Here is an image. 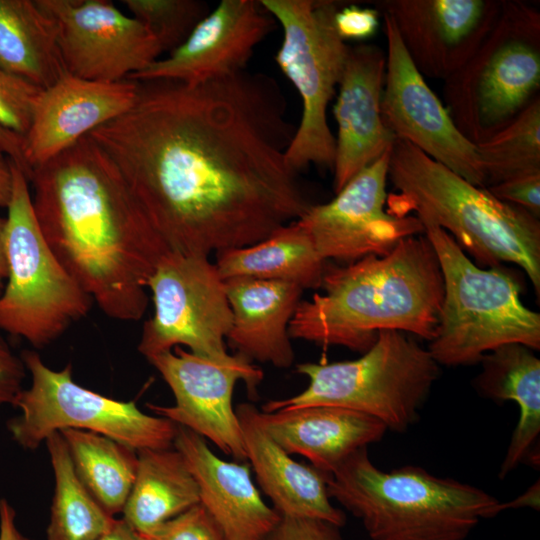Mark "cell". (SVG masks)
<instances>
[{
	"label": "cell",
	"mask_w": 540,
	"mask_h": 540,
	"mask_svg": "<svg viewBox=\"0 0 540 540\" xmlns=\"http://www.w3.org/2000/svg\"><path fill=\"white\" fill-rule=\"evenodd\" d=\"M137 82L130 109L89 135L170 251L249 246L311 205L286 162L295 130L274 79Z\"/></svg>",
	"instance_id": "obj_1"
},
{
	"label": "cell",
	"mask_w": 540,
	"mask_h": 540,
	"mask_svg": "<svg viewBox=\"0 0 540 540\" xmlns=\"http://www.w3.org/2000/svg\"><path fill=\"white\" fill-rule=\"evenodd\" d=\"M40 231L66 271L109 318L138 321L147 283L170 250L119 169L88 134L32 170Z\"/></svg>",
	"instance_id": "obj_2"
},
{
	"label": "cell",
	"mask_w": 540,
	"mask_h": 540,
	"mask_svg": "<svg viewBox=\"0 0 540 540\" xmlns=\"http://www.w3.org/2000/svg\"><path fill=\"white\" fill-rule=\"evenodd\" d=\"M323 294L300 301L289 335L364 353L382 330L430 341L438 324L444 281L426 235L400 241L383 256L369 255L344 266L326 264Z\"/></svg>",
	"instance_id": "obj_3"
},
{
	"label": "cell",
	"mask_w": 540,
	"mask_h": 540,
	"mask_svg": "<svg viewBox=\"0 0 540 540\" xmlns=\"http://www.w3.org/2000/svg\"><path fill=\"white\" fill-rule=\"evenodd\" d=\"M388 179L390 214L411 212L421 223L437 225L483 266L510 262L522 268L540 292V223L523 208L475 186L412 144L396 139Z\"/></svg>",
	"instance_id": "obj_4"
},
{
	"label": "cell",
	"mask_w": 540,
	"mask_h": 540,
	"mask_svg": "<svg viewBox=\"0 0 540 540\" xmlns=\"http://www.w3.org/2000/svg\"><path fill=\"white\" fill-rule=\"evenodd\" d=\"M327 491L371 540H466L482 520L504 511L486 491L422 467L379 469L367 447L335 469Z\"/></svg>",
	"instance_id": "obj_5"
},
{
	"label": "cell",
	"mask_w": 540,
	"mask_h": 540,
	"mask_svg": "<svg viewBox=\"0 0 540 540\" xmlns=\"http://www.w3.org/2000/svg\"><path fill=\"white\" fill-rule=\"evenodd\" d=\"M443 275L444 298L428 351L439 365L460 366L510 343L540 349V315L520 298V285L499 267L482 269L443 229L422 223Z\"/></svg>",
	"instance_id": "obj_6"
},
{
	"label": "cell",
	"mask_w": 540,
	"mask_h": 540,
	"mask_svg": "<svg viewBox=\"0 0 540 540\" xmlns=\"http://www.w3.org/2000/svg\"><path fill=\"white\" fill-rule=\"evenodd\" d=\"M439 366L407 333L382 330L357 359L297 364L296 371L308 378V386L295 396L268 401L261 411L337 406L376 418L387 430L406 432L417 422L440 375Z\"/></svg>",
	"instance_id": "obj_7"
},
{
	"label": "cell",
	"mask_w": 540,
	"mask_h": 540,
	"mask_svg": "<svg viewBox=\"0 0 540 540\" xmlns=\"http://www.w3.org/2000/svg\"><path fill=\"white\" fill-rule=\"evenodd\" d=\"M540 87V12L502 0L498 18L468 61L445 80L446 109L475 145L508 125Z\"/></svg>",
	"instance_id": "obj_8"
},
{
	"label": "cell",
	"mask_w": 540,
	"mask_h": 540,
	"mask_svg": "<svg viewBox=\"0 0 540 540\" xmlns=\"http://www.w3.org/2000/svg\"><path fill=\"white\" fill-rule=\"evenodd\" d=\"M11 172L4 233L7 276L0 292V330L42 348L85 317L93 300L44 239L34 214L28 178L13 162Z\"/></svg>",
	"instance_id": "obj_9"
},
{
	"label": "cell",
	"mask_w": 540,
	"mask_h": 540,
	"mask_svg": "<svg viewBox=\"0 0 540 540\" xmlns=\"http://www.w3.org/2000/svg\"><path fill=\"white\" fill-rule=\"evenodd\" d=\"M260 1L282 27L275 61L302 101L301 119L286 149V162L295 172L311 164L333 169L335 137L327 108L350 48L334 25L341 4L330 0Z\"/></svg>",
	"instance_id": "obj_10"
},
{
	"label": "cell",
	"mask_w": 540,
	"mask_h": 540,
	"mask_svg": "<svg viewBox=\"0 0 540 540\" xmlns=\"http://www.w3.org/2000/svg\"><path fill=\"white\" fill-rule=\"evenodd\" d=\"M20 357L31 384L12 403L20 413L7 422V428L22 448L36 449L64 429L102 434L136 451L173 447L178 425L169 419L142 412L134 401H119L82 387L73 380L71 364L51 369L31 350Z\"/></svg>",
	"instance_id": "obj_11"
},
{
	"label": "cell",
	"mask_w": 540,
	"mask_h": 540,
	"mask_svg": "<svg viewBox=\"0 0 540 540\" xmlns=\"http://www.w3.org/2000/svg\"><path fill=\"white\" fill-rule=\"evenodd\" d=\"M153 315L145 321L138 351L147 360L176 347L209 358L229 355L232 311L224 279L209 256L169 251L150 276Z\"/></svg>",
	"instance_id": "obj_12"
},
{
	"label": "cell",
	"mask_w": 540,
	"mask_h": 540,
	"mask_svg": "<svg viewBox=\"0 0 540 540\" xmlns=\"http://www.w3.org/2000/svg\"><path fill=\"white\" fill-rule=\"evenodd\" d=\"M172 391L175 404H148L155 415L183 426L237 461H246L241 425L233 406L235 385L243 381L255 397L264 374L239 354L222 359L195 355L180 347L148 360Z\"/></svg>",
	"instance_id": "obj_13"
},
{
	"label": "cell",
	"mask_w": 540,
	"mask_h": 540,
	"mask_svg": "<svg viewBox=\"0 0 540 540\" xmlns=\"http://www.w3.org/2000/svg\"><path fill=\"white\" fill-rule=\"evenodd\" d=\"M52 18L67 73L118 82L150 66L163 53L152 33L108 0H35Z\"/></svg>",
	"instance_id": "obj_14"
},
{
	"label": "cell",
	"mask_w": 540,
	"mask_h": 540,
	"mask_svg": "<svg viewBox=\"0 0 540 540\" xmlns=\"http://www.w3.org/2000/svg\"><path fill=\"white\" fill-rule=\"evenodd\" d=\"M391 149L330 202L310 205L296 220L324 261L351 263L369 255L383 256L403 239L424 233L416 216L399 217L385 209Z\"/></svg>",
	"instance_id": "obj_15"
},
{
	"label": "cell",
	"mask_w": 540,
	"mask_h": 540,
	"mask_svg": "<svg viewBox=\"0 0 540 540\" xmlns=\"http://www.w3.org/2000/svg\"><path fill=\"white\" fill-rule=\"evenodd\" d=\"M386 73L381 102L385 126L471 184L485 188L476 145L456 127L405 50L391 17L382 13Z\"/></svg>",
	"instance_id": "obj_16"
},
{
	"label": "cell",
	"mask_w": 540,
	"mask_h": 540,
	"mask_svg": "<svg viewBox=\"0 0 540 540\" xmlns=\"http://www.w3.org/2000/svg\"><path fill=\"white\" fill-rule=\"evenodd\" d=\"M376 6L393 20L421 75L445 81L480 46L502 0H385Z\"/></svg>",
	"instance_id": "obj_17"
},
{
	"label": "cell",
	"mask_w": 540,
	"mask_h": 540,
	"mask_svg": "<svg viewBox=\"0 0 540 540\" xmlns=\"http://www.w3.org/2000/svg\"><path fill=\"white\" fill-rule=\"evenodd\" d=\"M274 26L261 1L222 0L179 47L128 79L195 85L237 74Z\"/></svg>",
	"instance_id": "obj_18"
},
{
	"label": "cell",
	"mask_w": 540,
	"mask_h": 540,
	"mask_svg": "<svg viewBox=\"0 0 540 540\" xmlns=\"http://www.w3.org/2000/svg\"><path fill=\"white\" fill-rule=\"evenodd\" d=\"M137 90L134 80L90 81L69 73L43 89L23 138L28 180L34 168L128 111Z\"/></svg>",
	"instance_id": "obj_19"
},
{
	"label": "cell",
	"mask_w": 540,
	"mask_h": 540,
	"mask_svg": "<svg viewBox=\"0 0 540 540\" xmlns=\"http://www.w3.org/2000/svg\"><path fill=\"white\" fill-rule=\"evenodd\" d=\"M385 73L386 53L380 47L360 44L349 48L334 106L338 125L332 169L335 194L389 151L396 140L381 113Z\"/></svg>",
	"instance_id": "obj_20"
},
{
	"label": "cell",
	"mask_w": 540,
	"mask_h": 540,
	"mask_svg": "<svg viewBox=\"0 0 540 540\" xmlns=\"http://www.w3.org/2000/svg\"><path fill=\"white\" fill-rule=\"evenodd\" d=\"M173 447L196 479L200 504L226 540H264L281 516L262 499L252 481L250 464L219 458L203 437L180 425Z\"/></svg>",
	"instance_id": "obj_21"
},
{
	"label": "cell",
	"mask_w": 540,
	"mask_h": 540,
	"mask_svg": "<svg viewBox=\"0 0 540 540\" xmlns=\"http://www.w3.org/2000/svg\"><path fill=\"white\" fill-rule=\"evenodd\" d=\"M246 451L257 482L281 517L316 518L338 527L345 513L332 505L327 491L329 475L295 461L266 432L259 410L250 403L236 408Z\"/></svg>",
	"instance_id": "obj_22"
},
{
	"label": "cell",
	"mask_w": 540,
	"mask_h": 540,
	"mask_svg": "<svg viewBox=\"0 0 540 540\" xmlns=\"http://www.w3.org/2000/svg\"><path fill=\"white\" fill-rule=\"evenodd\" d=\"M232 311L226 341L249 360L289 368L295 355L289 325L304 289L288 282L248 277L224 279Z\"/></svg>",
	"instance_id": "obj_23"
},
{
	"label": "cell",
	"mask_w": 540,
	"mask_h": 540,
	"mask_svg": "<svg viewBox=\"0 0 540 540\" xmlns=\"http://www.w3.org/2000/svg\"><path fill=\"white\" fill-rule=\"evenodd\" d=\"M259 419L284 451L302 455L329 476L351 454L380 441L387 431L376 418L330 405L259 410Z\"/></svg>",
	"instance_id": "obj_24"
},
{
	"label": "cell",
	"mask_w": 540,
	"mask_h": 540,
	"mask_svg": "<svg viewBox=\"0 0 540 540\" xmlns=\"http://www.w3.org/2000/svg\"><path fill=\"white\" fill-rule=\"evenodd\" d=\"M475 387L495 401H513L519 419L512 433L499 478H505L520 464L538 467L540 462V360L529 347L510 343L483 356Z\"/></svg>",
	"instance_id": "obj_25"
},
{
	"label": "cell",
	"mask_w": 540,
	"mask_h": 540,
	"mask_svg": "<svg viewBox=\"0 0 540 540\" xmlns=\"http://www.w3.org/2000/svg\"><path fill=\"white\" fill-rule=\"evenodd\" d=\"M136 477L122 510V519L139 535L200 503L195 477L174 448L137 451Z\"/></svg>",
	"instance_id": "obj_26"
},
{
	"label": "cell",
	"mask_w": 540,
	"mask_h": 540,
	"mask_svg": "<svg viewBox=\"0 0 540 540\" xmlns=\"http://www.w3.org/2000/svg\"><path fill=\"white\" fill-rule=\"evenodd\" d=\"M223 279L248 277L296 284L302 289L321 286L326 266L304 229L293 221L265 239L245 247L216 253Z\"/></svg>",
	"instance_id": "obj_27"
},
{
	"label": "cell",
	"mask_w": 540,
	"mask_h": 540,
	"mask_svg": "<svg viewBox=\"0 0 540 540\" xmlns=\"http://www.w3.org/2000/svg\"><path fill=\"white\" fill-rule=\"evenodd\" d=\"M0 68L41 89L67 73L55 23L35 0H0Z\"/></svg>",
	"instance_id": "obj_28"
},
{
	"label": "cell",
	"mask_w": 540,
	"mask_h": 540,
	"mask_svg": "<svg viewBox=\"0 0 540 540\" xmlns=\"http://www.w3.org/2000/svg\"><path fill=\"white\" fill-rule=\"evenodd\" d=\"M60 434L89 493L110 515L122 513L136 477L137 451L91 431L64 429Z\"/></svg>",
	"instance_id": "obj_29"
},
{
	"label": "cell",
	"mask_w": 540,
	"mask_h": 540,
	"mask_svg": "<svg viewBox=\"0 0 540 540\" xmlns=\"http://www.w3.org/2000/svg\"><path fill=\"white\" fill-rule=\"evenodd\" d=\"M55 487L46 540H97L115 522L77 476L60 432L45 440Z\"/></svg>",
	"instance_id": "obj_30"
},
{
	"label": "cell",
	"mask_w": 540,
	"mask_h": 540,
	"mask_svg": "<svg viewBox=\"0 0 540 540\" xmlns=\"http://www.w3.org/2000/svg\"><path fill=\"white\" fill-rule=\"evenodd\" d=\"M476 152L486 187L540 173V98L536 96L508 125L484 142Z\"/></svg>",
	"instance_id": "obj_31"
},
{
	"label": "cell",
	"mask_w": 540,
	"mask_h": 540,
	"mask_svg": "<svg viewBox=\"0 0 540 540\" xmlns=\"http://www.w3.org/2000/svg\"><path fill=\"white\" fill-rule=\"evenodd\" d=\"M122 3L152 33L162 52L169 53L209 13L207 4L196 0H123Z\"/></svg>",
	"instance_id": "obj_32"
},
{
	"label": "cell",
	"mask_w": 540,
	"mask_h": 540,
	"mask_svg": "<svg viewBox=\"0 0 540 540\" xmlns=\"http://www.w3.org/2000/svg\"><path fill=\"white\" fill-rule=\"evenodd\" d=\"M42 90L26 79L0 68V126L24 138Z\"/></svg>",
	"instance_id": "obj_33"
},
{
	"label": "cell",
	"mask_w": 540,
	"mask_h": 540,
	"mask_svg": "<svg viewBox=\"0 0 540 540\" xmlns=\"http://www.w3.org/2000/svg\"><path fill=\"white\" fill-rule=\"evenodd\" d=\"M140 536L143 540H226L219 525L200 503Z\"/></svg>",
	"instance_id": "obj_34"
},
{
	"label": "cell",
	"mask_w": 540,
	"mask_h": 540,
	"mask_svg": "<svg viewBox=\"0 0 540 540\" xmlns=\"http://www.w3.org/2000/svg\"><path fill=\"white\" fill-rule=\"evenodd\" d=\"M264 540H344L340 527L316 518L281 517Z\"/></svg>",
	"instance_id": "obj_35"
},
{
	"label": "cell",
	"mask_w": 540,
	"mask_h": 540,
	"mask_svg": "<svg viewBox=\"0 0 540 540\" xmlns=\"http://www.w3.org/2000/svg\"><path fill=\"white\" fill-rule=\"evenodd\" d=\"M486 189L497 199L519 206L539 218L540 173L515 177Z\"/></svg>",
	"instance_id": "obj_36"
},
{
	"label": "cell",
	"mask_w": 540,
	"mask_h": 540,
	"mask_svg": "<svg viewBox=\"0 0 540 540\" xmlns=\"http://www.w3.org/2000/svg\"><path fill=\"white\" fill-rule=\"evenodd\" d=\"M379 16L377 9L348 4L341 6L335 13L334 25L342 40H363L376 33Z\"/></svg>",
	"instance_id": "obj_37"
},
{
	"label": "cell",
	"mask_w": 540,
	"mask_h": 540,
	"mask_svg": "<svg viewBox=\"0 0 540 540\" xmlns=\"http://www.w3.org/2000/svg\"><path fill=\"white\" fill-rule=\"evenodd\" d=\"M2 288H0L1 292ZM25 365L0 336V407L14 402L23 389Z\"/></svg>",
	"instance_id": "obj_38"
},
{
	"label": "cell",
	"mask_w": 540,
	"mask_h": 540,
	"mask_svg": "<svg viewBox=\"0 0 540 540\" xmlns=\"http://www.w3.org/2000/svg\"><path fill=\"white\" fill-rule=\"evenodd\" d=\"M0 148L11 162L16 164L28 178V171L23 156V138L0 126Z\"/></svg>",
	"instance_id": "obj_39"
},
{
	"label": "cell",
	"mask_w": 540,
	"mask_h": 540,
	"mask_svg": "<svg viewBox=\"0 0 540 540\" xmlns=\"http://www.w3.org/2000/svg\"><path fill=\"white\" fill-rule=\"evenodd\" d=\"M0 540H32L17 528L15 509L5 498H0Z\"/></svg>",
	"instance_id": "obj_40"
},
{
	"label": "cell",
	"mask_w": 540,
	"mask_h": 540,
	"mask_svg": "<svg viewBox=\"0 0 540 540\" xmlns=\"http://www.w3.org/2000/svg\"><path fill=\"white\" fill-rule=\"evenodd\" d=\"M12 188L11 162L0 148V207H7Z\"/></svg>",
	"instance_id": "obj_41"
},
{
	"label": "cell",
	"mask_w": 540,
	"mask_h": 540,
	"mask_svg": "<svg viewBox=\"0 0 540 540\" xmlns=\"http://www.w3.org/2000/svg\"><path fill=\"white\" fill-rule=\"evenodd\" d=\"M97 540H143L122 518L116 519L113 525Z\"/></svg>",
	"instance_id": "obj_42"
},
{
	"label": "cell",
	"mask_w": 540,
	"mask_h": 540,
	"mask_svg": "<svg viewBox=\"0 0 540 540\" xmlns=\"http://www.w3.org/2000/svg\"><path fill=\"white\" fill-rule=\"evenodd\" d=\"M520 507H530L535 510L540 508V487L539 480L532 485L524 494L515 498L514 500L502 503L503 510L508 508H520Z\"/></svg>",
	"instance_id": "obj_43"
},
{
	"label": "cell",
	"mask_w": 540,
	"mask_h": 540,
	"mask_svg": "<svg viewBox=\"0 0 540 540\" xmlns=\"http://www.w3.org/2000/svg\"><path fill=\"white\" fill-rule=\"evenodd\" d=\"M4 233H5V218L0 217V288H2V282L3 280L6 279V276H7Z\"/></svg>",
	"instance_id": "obj_44"
}]
</instances>
